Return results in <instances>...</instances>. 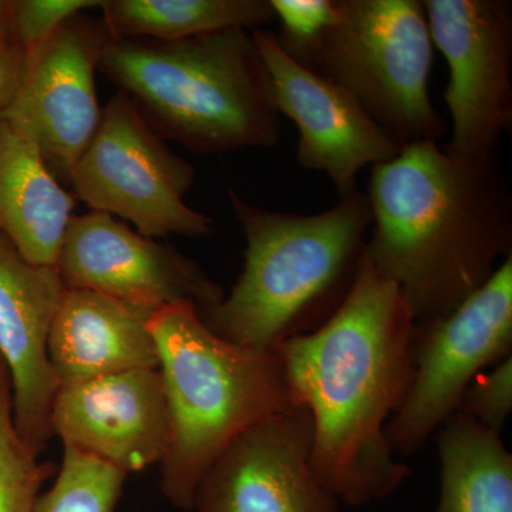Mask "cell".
Segmentation results:
<instances>
[{"label": "cell", "instance_id": "obj_9", "mask_svg": "<svg viewBox=\"0 0 512 512\" xmlns=\"http://www.w3.org/2000/svg\"><path fill=\"white\" fill-rule=\"evenodd\" d=\"M433 45L448 66L443 99L451 137L443 150L466 160L500 158L512 127V2L423 0Z\"/></svg>", "mask_w": 512, "mask_h": 512}, {"label": "cell", "instance_id": "obj_18", "mask_svg": "<svg viewBox=\"0 0 512 512\" xmlns=\"http://www.w3.org/2000/svg\"><path fill=\"white\" fill-rule=\"evenodd\" d=\"M436 512H512V454L500 433L457 412L437 430Z\"/></svg>", "mask_w": 512, "mask_h": 512}, {"label": "cell", "instance_id": "obj_25", "mask_svg": "<svg viewBox=\"0 0 512 512\" xmlns=\"http://www.w3.org/2000/svg\"><path fill=\"white\" fill-rule=\"evenodd\" d=\"M26 49L10 45L0 53V114L6 110L18 92L25 67Z\"/></svg>", "mask_w": 512, "mask_h": 512}, {"label": "cell", "instance_id": "obj_16", "mask_svg": "<svg viewBox=\"0 0 512 512\" xmlns=\"http://www.w3.org/2000/svg\"><path fill=\"white\" fill-rule=\"evenodd\" d=\"M154 312L110 296L67 289L53 320L49 360L60 387L136 369H158Z\"/></svg>", "mask_w": 512, "mask_h": 512}, {"label": "cell", "instance_id": "obj_14", "mask_svg": "<svg viewBox=\"0 0 512 512\" xmlns=\"http://www.w3.org/2000/svg\"><path fill=\"white\" fill-rule=\"evenodd\" d=\"M50 429L63 441L131 474L161 464L171 426L160 369H136L60 387Z\"/></svg>", "mask_w": 512, "mask_h": 512}, {"label": "cell", "instance_id": "obj_11", "mask_svg": "<svg viewBox=\"0 0 512 512\" xmlns=\"http://www.w3.org/2000/svg\"><path fill=\"white\" fill-rule=\"evenodd\" d=\"M67 289L156 312L177 302L210 308L225 292L197 262L104 212L73 215L56 264Z\"/></svg>", "mask_w": 512, "mask_h": 512}, {"label": "cell", "instance_id": "obj_26", "mask_svg": "<svg viewBox=\"0 0 512 512\" xmlns=\"http://www.w3.org/2000/svg\"><path fill=\"white\" fill-rule=\"evenodd\" d=\"M6 9H8V2H5V6L0 10V53L8 49L10 45H15V43L12 42V37H10Z\"/></svg>", "mask_w": 512, "mask_h": 512}, {"label": "cell", "instance_id": "obj_22", "mask_svg": "<svg viewBox=\"0 0 512 512\" xmlns=\"http://www.w3.org/2000/svg\"><path fill=\"white\" fill-rule=\"evenodd\" d=\"M101 0H18L8 2L6 18L10 37L23 49L43 42L83 10L100 8Z\"/></svg>", "mask_w": 512, "mask_h": 512}, {"label": "cell", "instance_id": "obj_5", "mask_svg": "<svg viewBox=\"0 0 512 512\" xmlns=\"http://www.w3.org/2000/svg\"><path fill=\"white\" fill-rule=\"evenodd\" d=\"M148 328L156 340L171 426L160 487L174 507L191 511L215 460L255 424L298 404L276 350L220 338L195 303L158 309Z\"/></svg>", "mask_w": 512, "mask_h": 512}, {"label": "cell", "instance_id": "obj_15", "mask_svg": "<svg viewBox=\"0 0 512 512\" xmlns=\"http://www.w3.org/2000/svg\"><path fill=\"white\" fill-rule=\"evenodd\" d=\"M66 291L56 268L26 261L0 235V359L9 373L13 423L36 456L52 436L50 414L60 386L49 336Z\"/></svg>", "mask_w": 512, "mask_h": 512}, {"label": "cell", "instance_id": "obj_3", "mask_svg": "<svg viewBox=\"0 0 512 512\" xmlns=\"http://www.w3.org/2000/svg\"><path fill=\"white\" fill-rule=\"evenodd\" d=\"M228 201L247 239L244 269L221 302L198 312L222 339L276 350L318 329L348 298L372 227L369 200L356 190L312 215L256 207L234 188Z\"/></svg>", "mask_w": 512, "mask_h": 512}, {"label": "cell", "instance_id": "obj_27", "mask_svg": "<svg viewBox=\"0 0 512 512\" xmlns=\"http://www.w3.org/2000/svg\"><path fill=\"white\" fill-rule=\"evenodd\" d=\"M3 6H5V2H0V10L3 9Z\"/></svg>", "mask_w": 512, "mask_h": 512}, {"label": "cell", "instance_id": "obj_6", "mask_svg": "<svg viewBox=\"0 0 512 512\" xmlns=\"http://www.w3.org/2000/svg\"><path fill=\"white\" fill-rule=\"evenodd\" d=\"M433 55L420 0H333L329 25L299 63L352 94L404 148L446 134L430 99Z\"/></svg>", "mask_w": 512, "mask_h": 512}, {"label": "cell", "instance_id": "obj_21", "mask_svg": "<svg viewBox=\"0 0 512 512\" xmlns=\"http://www.w3.org/2000/svg\"><path fill=\"white\" fill-rule=\"evenodd\" d=\"M46 477L47 467L35 454L15 434L0 430V512H32Z\"/></svg>", "mask_w": 512, "mask_h": 512}, {"label": "cell", "instance_id": "obj_23", "mask_svg": "<svg viewBox=\"0 0 512 512\" xmlns=\"http://www.w3.org/2000/svg\"><path fill=\"white\" fill-rule=\"evenodd\" d=\"M512 410V356L480 373L461 399L458 412L501 433Z\"/></svg>", "mask_w": 512, "mask_h": 512}, {"label": "cell", "instance_id": "obj_24", "mask_svg": "<svg viewBox=\"0 0 512 512\" xmlns=\"http://www.w3.org/2000/svg\"><path fill=\"white\" fill-rule=\"evenodd\" d=\"M271 6L281 22L279 43L301 62L329 25L333 0H271Z\"/></svg>", "mask_w": 512, "mask_h": 512}, {"label": "cell", "instance_id": "obj_8", "mask_svg": "<svg viewBox=\"0 0 512 512\" xmlns=\"http://www.w3.org/2000/svg\"><path fill=\"white\" fill-rule=\"evenodd\" d=\"M512 356V255L453 312L419 322L409 393L386 427L396 456L417 453L484 370Z\"/></svg>", "mask_w": 512, "mask_h": 512}, {"label": "cell", "instance_id": "obj_4", "mask_svg": "<svg viewBox=\"0 0 512 512\" xmlns=\"http://www.w3.org/2000/svg\"><path fill=\"white\" fill-rule=\"evenodd\" d=\"M97 72L133 101L158 136L198 156L281 140L271 76L248 30L180 40L109 36Z\"/></svg>", "mask_w": 512, "mask_h": 512}, {"label": "cell", "instance_id": "obj_17", "mask_svg": "<svg viewBox=\"0 0 512 512\" xmlns=\"http://www.w3.org/2000/svg\"><path fill=\"white\" fill-rule=\"evenodd\" d=\"M74 208L39 150L0 119V235L26 261L56 268Z\"/></svg>", "mask_w": 512, "mask_h": 512}, {"label": "cell", "instance_id": "obj_7", "mask_svg": "<svg viewBox=\"0 0 512 512\" xmlns=\"http://www.w3.org/2000/svg\"><path fill=\"white\" fill-rule=\"evenodd\" d=\"M164 141L133 101L117 92L67 184L90 210L117 215L144 237H210L214 221L184 201L194 167Z\"/></svg>", "mask_w": 512, "mask_h": 512}, {"label": "cell", "instance_id": "obj_12", "mask_svg": "<svg viewBox=\"0 0 512 512\" xmlns=\"http://www.w3.org/2000/svg\"><path fill=\"white\" fill-rule=\"evenodd\" d=\"M264 60L276 107L298 127L296 160L302 168L325 173L339 197L357 188V174L387 163L403 148L387 136L338 83L286 53L271 30H251Z\"/></svg>", "mask_w": 512, "mask_h": 512}, {"label": "cell", "instance_id": "obj_10", "mask_svg": "<svg viewBox=\"0 0 512 512\" xmlns=\"http://www.w3.org/2000/svg\"><path fill=\"white\" fill-rule=\"evenodd\" d=\"M107 39L101 18L79 13L64 22L26 49L18 92L0 114L64 183L99 128L96 72Z\"/></svg>", "mask_w": 512, "mask_h": 512}, {"label": "cell", "instance_id": "obj_19", "mask_svg": "<svg viewBox=\"0 0 512 512\" xmlns=\"http://www.w3.org/2000/svg\"><path fill=\"white\" fill-rule=\"evenodd\" d=\"M111 39L180 40L228 29L248 32L275 19L271 0H101Z\"/></svg>", "mask_w": 512, "mask_h": 512}, {"label": "cell", "instance_id": "obj_20", "mask_svg": "<svg viewBox=\"0 0 512 512\" xmlns=\"http://www.w3.org/2000/svg\"><path fill=\"white\" fill-rule=\"evenodd\" d=\"M127 476L93 454L64 446L56 481L39 494L32 512H113Z\"/></svg>", "mask_w": 512, "mask_h": 512}, {"label": "cell", "instance_id": "obj_13", "mask_svg": "<svg viewBox=\"0 0 512 512\" xmlns=\"http://www.w3.org/2000/svg\"><path fill=\"white\" fill-rule=\"evenodd\" d=\"M313 423L293 406L245 431L215 460L194 512H339L312 466Z\"/></svg>", "mask_w": 512, "mask_h": 512}, {"label": "cell", "instance_id": "obj_2", "mask_svg": "<svg viewBox=\"0 0 512 512\" xmlns=\"http://www.w3.org/2000/svg\"><path fill=\"white\" fill-rule=\"evenodd\" d=\"M366 255L416 322L453 312L512 255V191L500 158L450 156L436 141L375 165Z\"/></svg>", "mask_w": 512, "mask_h": 512}, {"label": "cell", "instance_id": "obj_1", "mask_svg": "<svg viewBox=\"0 0 512 512\" xmlns=\"http://www.w3.org/2000/svg\"><path fill=\"white\" fill-rule=\"evenodd\" d=\"M416 325L406 296L365 251L338 311L276 349L293 402L311 413L313 470L339 503L384 500L412 476L386 427L412 383Z\"/></svg>", "mask_w": 512, "mask_h": 512}]
</instances>
